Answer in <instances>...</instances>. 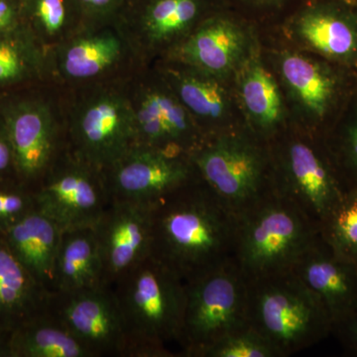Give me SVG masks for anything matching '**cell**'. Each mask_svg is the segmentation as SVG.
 Segmentation results:
<instances>
[{"label":"cell","instance_id":"28","mask_svg":"<svg viewBox=\"0 0 357 357\" xmlns=\"http://www.w3.org/2000/svg\"><path fill=\"white\" fill-rule=\"evenodd\" d=\"M321 140L345 189L357 188V89Z\"/></svg>","mask_w":357,"mask_h":357},{"label":"cell","instance_id":"18","mask_svg":"<svg viewBox=\"0 0 357 357\" xmlns=\"http://www.w3.org/2000/svg\"><path fill=\"white\" fill-rule=\"evenodd\" d=\"M204 139L170 86L150 89L143 96L134 114V146L191 156Z\"/></svg>","mask_w":357,"mask_h":357},{"label":"cell","instance_id":"7","mask_svg":"<svg viewBox=\"0 0 357 357\" xmlns=\"http://www.w3.org/2000/svg\"><path fill=\"white\" fill-rule=\"evenodd\" d=\"M268 143L274 191L321 229L347 191L323 140L290 126Z\"/></svg>","mask_w":357,"mask_h":357},{"label":"cell","instance_id":"6","mask_svg":"<svg viewBox=\"0 0 357 357\" xmlns=\"http://www.w3.org/2000/svg\"><path fill=\"white\" fill-rule=\"evenodd\" d=\"M191 160L199 178L237 217L273 191L269 143L246 126L206 138Z\"/></svg>","mask_w":357,"mask_h":357},{"label":"cell","instance_id":"31","mask_svg":"<svg viewBox=\"0 0 357 357\" xmlns=\"http://www.w3.org/2000/svg\"><path fill=\"white\" fill-rule=\"evenodd\" d=\"M36 208L34 192L20 181L0 183V232L4 234Z\"/></svg>","mask_w":357,"mask_h":357},{"label":"cell","instance_id":"23","mask_svg":"<svg viewBox=\"0 0 357 357\" xmlns=\"http://www.w3.org/2000/svg\"><path fill=\"white\" fill-rule=\"evenodd\" d=\"M0 357H91L51 309L16 328L0 340Z\"/></svg>","mask_w":357,"mask_h":357},{"label":"cell","instance_id":"14","mask_svg":"<svg viewBox=\"0 0 357 357\" xmlns=\"http://www.w3.org/2000/svg\"><path fill=\"white\" fill-rule=\"evenodd\" d=\"M110 199L151 206L197 176L191 156L134 146L105 171Z\"/></svg>","mask_w":357,"mask_h":357},{"label":"cell","instance_id":"24","mask_svg":"<svg viewBox=\"0 0 357 357\" xmlns=\"http://www.w3.org/2000/svg\"><path fill=\"white\" fill-rule=\"evenodd\" d=\"M103 286L95 229L64 230L55 266V292L68 294Z\"/></svg>","mask_w":357,"mask_h":357},{"label":"cell","instance_id":"17","mask_svg":"<svg viewBox=\"0 0 357 357\" xmlns=\"http://www.w3.org/2000/svg\"><path fill=\"white\" fill-rule=\"evenodd\" d=\"M176 64L177 68L167 70V83L191 115L204 139L246 126L232 79H220Z\"/></svg>","mask_w":357,"mask_h":357},{"label":"cell","instance_id":"25","mask_svg":"<svg viewBox=\"0 0 357 357\" xmlns=\"http://www.w3.org/2000/svg\"><path fill=\"white\" fill-rule=\"evenodd\" d=\"M37 39L24 24L0 32V96L27 89L40 76Z\"/></svg>","mask_w":357,"mask_h":357},{"label":"cell","instance_id":"16","mask_svg":"<svg viewBox=\"0 0 357 357\" xmlns=\"http://www.w3.org/2000/svg\"><path fill=\"white\" fill-rule=\"evenodd\" d=\"M102 268L103 286L112 287L151 253V206L110 199L93 227Z\"/></svg>","mask_w":357,"mask_h":357},{"label":"cell","instance_id":"38","mask_svg":"<svg viewBox=\"0 0 357 357\" xmlns=\"http://www.w3.org/2000/svg\"><path fill=\"white\" fill-rule=\"evenodd\" d=\"M345 1L354 2V3H357V0H345Z\"/></svg>","mask_w":357,"mask_h":357},{"label":"cell","instance_id":"2","mask_svg":"<svg viewBox=\"0 0 357 357\" xmlns=\"http://www.w3.org/2000/svg\"><path fill=\"white\" fill-rule=\"evenodd\" d=\"M128 335V357L181 356L185 282L149 255L112 287Z\"/></svg>","mask_w":357,"mask_h":357},{"label":"cell","instance_id":"32","mask_svg":"<svg viewBox=\"0 0 357 357\" xmlns=\"http://www.w3.org/2000/svg\"><path fill=\"white\" fill-rule=\"evenodd\" d=\"M65 21L64 0H31L27 6V13L22 15L23 24L33 35L40 33L53 36L64 27Z\"/></svg>","mask_w":357,"mask_h":357},{"label":"cell","instance_id":"15","mask_svg":"<svg viewBox=\"0 0 357 357\" xmlns=\"http://www.w3.org/2000/svg\"><path fill=\"white\" fill-rule=\"evenodd\" d=\"M68 146L105 172L134 146V112L119 96L96 98L70 129Z\"/></svg>","mask_w":357,"mask_h":357},{"label":"cell","instance_id":"5","mask_svg":"<svg viewBox=\"0 0 357 357\" xmlns=\"http://www.w3.org/2000/svg\"><path fill=\"white\" fill-rule=\"evenodd\" d=\"M246 321L280 357L318 344L333 333L323 303L293 271L248 280Z\"/></svg>","mask_w":357,"mask_h":357},{"label":"cell","instance_id":"9","mask_svg":"<svg viewBox=\"0 0 357 357\" xmlns=\"http://www.w3.org/2000/svg\"><path fill=\"white\" fill-rule=\"evenodd\" d=\"M37 208L64 230L93 229L110 203L105 173L69 146L34 191Z\"/></svg>","mask_w":357,"mask_h":357},{"label":"cell","instance_id":"1","mask_svg":"<svg viewBox=\"0 0 357 357\" xmlns=\"http://www.w3.org/2000/svg\"><path fill=\"white\" fill-rule=\"evenodd\" d=\"M150 206V255L185 282L234 259L238 217L198 174Z\"/></svg>","mask_w":357,"mask_h":357},{"label":"cell","instance_id":"21","mask_svg":"<svg viewBox=\"0 0 357 357\" xmlns=\"http://www.w3.org/2000/svg\"><path fill=\"white\" fill-rule=\"evenodd\" d=\"M63 230L38 208L4 232L15 257L47 292H55V266Z\"/></svg>","mask_w":357,"mask_h":357},{"label":"cell","instance_id":"11","mask_svg":"<svg viewBox=\"0 0 357 357\" xmlns=\"http://www.w3.org/2000/svg\"><path fill=\"white\" fill-rule=\"evenodd\" d=\"M261 45L252 26L229 13L208 16L171 50L174 62L231 79Z\"/></svg>","mask_w":357,"mask_h":357},{"label":"cell","instance_id":"22","mask_svg":"<svg viewBox=\"0 0 357 357\" xmlns=\"http://www.w3.org/2000/svg\"><path fill=\"white\" fill-rule=\"evenodd\" d=\"M51 295L21 264L0 232V340L45 311Z\"/></svg>","mask_w":357,"mask_h":357},{"label":"cell","instance_id":"4","mask_svg":"<svg viewBox=\"0 0 357 357\" xmlns=\"http://www.w3.org/2000/svg\"><path fill=\"white\" fill-rule=\"evenodd\" d=\"M319 236V227L273 190L238 215L234 260L248 280L285 273Z\"/></svg>","mask_w":357,"mask_h":357},{"label":"cell","instance_id":"10","mask_svg":"<svg viewBox=\"0 0 357 357\" xmlns=\"http://www.w3.org/2000/svg\"><path fill=\"white\" fill-rule=\"evenodd\" d=\"M0 114L13 147L18 180L34 192L68 146L62 145L46 103L27 89L0 96Z\"/></svg>","mask_w":357,"mask_h":357},{"label":"cell","instance_id":"3","mask_svg":"<svg viewBox=\"0 0 357 357\" xmlns=\"http://www.w3.org/2000/svg\"><path fill=\"white\" fill-rule=\"evenodd\" d=\"M263 57L280 84L291 124L323 139L357 89V70L288 43L264 46Z\"/></svg>","mask_w":357,"mask_h":357},{"label":"cell","instance_id":"26","mask_svg":"<svg viewBox=\"0 0 357 357\" xmlns=\"http://www.w3.org/2000/svg\"><path fill=\"white\" fill-rule=\"evenodd\" d=\"M204 0H155L148 7L143 30L155 47H174L204 20Z\"/></svg>","mask_w":357,"mask_h":357},{"label":"cell","instance_id":"37","mask_svg":"<svg viewBox=\"0 0 357 357\" xmlns=\"http://www.w3.org/2000/svg\"><path fill=\"white\" fill-rule=\"evenodd\" d=\"M82 1L89 7H91V8L102 10V9L109 6L112 0H82Z\"/></svg>","mask_w":357,"mask_h":357},{"label":"cell","instance_id":"8","mask_svg":"<svg viewBox=\"0 0 357 357\" xmlns=\"http://www.w3.org/2000/svg\"><path fill=\"white\" fill-rule=\"evenodd\" d=\"M248 280L234 259L185 282L181 356L203 357L218 340L248 325Z\"/></svg>","mask_w":357,"mask_h":357},{"label":"cell","instance_id":"20","mask_svg":"<svg viewBox=\"0 0 357 357\" xmlns=\"http://www.w3.org/2000/svg\"><path fill=\"white\" fill-rule=\"evenodd\" d=\"M292 271L321 300L333 326L357 310V263L335 255L319 236Z\"/></svg>","mask_w":357,"mask_h":357},{"label":"cell","instance_id":"35","mask_svg":"<svg viewBox=\"0 0 357 357\" xmlns=\"http://www.w3.org/2000/svg\"><path fill=\"white\" fill-rule=\"evenodd\" d=\"M22 24L21 8L16 0H0V32L10 31Z\"/></svg>","mask_w":357,"mask_h":357},{"label":"cell","instance_id":"29","mask_svg":"<svg viewBox=\"0 0 357 357\" xmlns=\"http://www.w3.org/2000/svg\"><path fill=\"white\" fill-rule=\"evenodd\" d=\"M319 234L335 255L357 263V188L344 192Z\"/></svg>","mask_w":357,"mask_h":357},{"label":"cell","instance_id":"19","mask_svg":"<svg viewBox=\"0 0 357 357\" xmlns=\"http://www.w3.org/2000/svg\"><path fill=\"white\" fill-rule=\"evenodd\" d=\"M246 128L269 142L291 124L280 84L263 57L261 45L232 77Z\"/></svg>","mask_w":357,"mask_h":357},{"label":"cell","instance_id":"30","mask_svg":"<svg viewBox=\"0 0 357 357\" xmlns=\"http://www.w3.org/2000/svg\"><path fill=\"white\" fill-rule=\"evenodd\" d=\"M203 357H280V354L260 333L245 325L218 340Z\"/></svg>","mask_w":357,"mask_h":357},{"label":"cell","instance_id":"13","mask_svg":"<svg viewBox=\"0 0 357 357\" xmlns=\"http://www.w3.org/2000/svg\"><path fill=\"white\" fill-rule=\"evenodd\" d=\"M50 307L91 357H128L126 326L112 288L52 294Z\"/></svg>","mask_w":357,"mask_h":357},{"label":"cell","instance_id":"33","mask_svg":"<svg viewBox=\"0 0 357 357\" xmlns=\"http://www.w3.org/2000/svg\"><path fill=\"white\" fill-rule=\"evenodd\" d=\"M20 181L16 174L13 147L3 116L0 114V183Z\"/></svg>","mask_w":357,"mask_h":357},{"label":"cell","instance_id":"12","mask_svg":"<svg viewBox=\"0 0 357 357\" xmlns=\"http://www.w3.org/2000/svg\"><path fill=\"white\" fill-rule=\"evenodd\" d=\"M286 43L357 70V3L311 0L283 27Z\"/></svg>","mask_w":357,"mask_h":357},{"label":"cell","instance_id":"36","mask_svg":"<svg viewBox=\"0 0 357 357\" xmlns=\"http://www.w3.org/2000/svg\"><path fill=\"white\" fill-rule=\"evenodd\" d=\"M246 1L250 2L251 4L255 6L271 8V7H278L281 6L286 0H246Z\"/></svg>","mask_w":357,"mask_h":357},{"label":"cell","instance_id":"34","mask_svg":"<svg viewBox=\"0 0 357 357\" xmlns=\"http://www.w3.org/2000/svg\"><path fill=\"white\" fill-rule=\"evenodd\" d=\"M332 335L337 338L349 356H357V310L335 324Z\"/></svg>","mask_w":357,"mask_h":357},{"label":"cell","instance_id":"27","mask_svg":"<svg viewBox=\"0 0 357 357\" xmlns=\"http://www.w3.org/2000/svg\"><path fill=\"white\" fill-rule=\"evenodd\" d=\"M121 43L112 34L86 37L73 42L62 57V68L73 79H89L102 74L119 60Z\"/></svg>","mask_w":357,"mask_h":357}]
</instances>
